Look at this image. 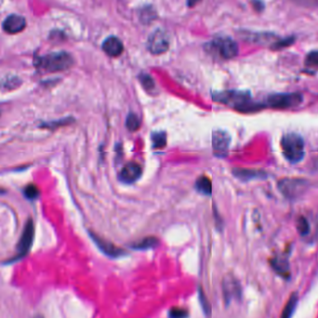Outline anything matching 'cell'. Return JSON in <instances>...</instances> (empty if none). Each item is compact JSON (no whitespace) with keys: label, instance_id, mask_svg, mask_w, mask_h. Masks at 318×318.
<instances>
[{"label":"cell","instance_id":"1","mask_svg":"<svg viewBox=\"0 0 318 318\" xmlns=\"http://www.w3.org/2000/svg\"><path fill=\"white\" fill-rule=\"evenodd\" d=\"M36 66L46 72L55 73L71 68L74 64V58L66 51H58L37 56L35 59Z\"/></svg>","mask_w":318,"mask_h":318},{"label":"cell","instance_id":"2","mask_svg":"<svg viewBox=\"0 0 318 318\" xmlns=\"http://www.w3.org/2000/svg\"><path fill=\"white\" fill-rule=\"evenodd\" d=\"M281 148L285 158L292 164L299 163L304 156V141L297 133H286L281 139Z\"/></svg>","mask_w":318,"mask_h":318},{"label":"cell","instance_id":"3","mask_svg":"<svg viewBox=\"0 0 318 318\" xmlns=\"http://www.w3.org/2000/svg\"><path fill=\"white\" fill-rule=\"evenodd\" d=\"M207 50L213 54H217L220 58L224 60L233 59L238 54V46L230 37H218L207 43Z\"/></svg>","mask_w":318,"mask_h":318},{"label":"cell","instance_id":"4","mask_svg":"<svg viewBox=\"0 0 318 318\" xmlns=\"http://www.w3.org/2000/svg\"><path fill=\"white\" fill-rule=\"evenodd\" d=\"M303 101V97L301 93H276L267 98V105L279 110L290 109L300 105Z\"/></svg>","mask_w":318,"mask_h":318},{"label":"cell","instance_id":"5","mask_svg":"<svg viewBox=\"0 0 318 318\" xmlns=\"http://www.w3.org/2000/svg\"><path fill=\"white\" fill-rule=\"evenodd\" d=\"M213 100L227 105H232L237 110L239 107L251 101V95L249 91L243 90H226L213 93Z\"/></svg>","mask_w":318,"mask_h":318},{"label":"cell","instance_id":"6","mask_svg":"<svg viewBox=\"0 0 318 318\" xmlns=\"http://www.w3.org/2000/svg\"><path fill=\"white\" fill-rule=\"evenodd\" d=\"M308 181L303 179L285 178L278 181V189L287 199H296L307 190Z\"/></svg>","mask_w":318,"mask_h":318},{"label":"cell","instance_id":"7","mask_svg":"<svg viewBox=\"0 0 318 318\" xmlns=\"http://www.w3.org/2000/svg\"><path fill=\"white\" fill-rule=\"evenodd\" d=\"M170 47V40L167 33L163 30H156L149 37L147 48L154 55L165 53Z\"/></svg>","mask_w":318,"mask_h":318},{"label":"cell","instance_id":"8","mask_svg":"<svg viewBox=\"0 0 318 318\" xmlns=\"http://www.w3.org/2000/svg\"><path fill=\"white\" fill-rule=\"evenodd\" d=\"M34 237H35V224L32 220L29 219L22 230L21 238L17 247L19 259L24 257L29 252L34 242Z\"/></svg>","mask_w":318,"mask_h":318},{"label":"cell","instance_id":"9","mask_svg":"<svg viewBox=\"0 0 318 318\" xmlns=\"http://www.w3.org/2000/svg\"><path fill=\"white\" fill-rule=\"evenodd\" d=\"M230 143H231V138L226 131L218 129L213 132L212 147H213L214 153L217 156L223 157L227 154Z\"/></svg>","mask_w":318,"mask_h":318},{"label":"cell","instance_id":"10","mask_svg":"<svg viewBox=\"0 0 318 318\" xmlns=\"http://www.w3.org/2000/svg\"><path fill=\"white\" fill-rule=\"evenodd\" d=\"M90 237L93 240L98 249L101 250L103 254L111 258H119L126 255V251L122 249L118 248L116 245L113 244L110 241H107L105 239L101 238V236L97 235L94 233H90Z\"/></svg>","mask_w":318,"mask_h":318},{"label":"cell","instance_id":"11","mask_svg":"<svg viewBox=\"0 0 318 318\" xmlns=\"http://www.w3.org/2000/svg\"><path fill=\"white\" fill-rule=\"evenodd\" d=\"M26 27V21L24 17L18 15V14H11L6 18L3 23L2 28L4 32L10 35H16L18 33H21Z\"/></svg>","mask_w":318,"mask_h":318},{"label":"cell","instance_id":"12","mask_svg":"<svg viewBox=\"0 0 318 318\" xmlns=\"http://www.w3.org/2000/svg\"><path fill=\"white\" fill-rule=\"evenodd\" d=\"M143 174V170L140 165L135 162H129L124 166L122 170L120 171L119 178L123 182L132 183L134 181L139 180Z\"/></svg>","mask_w":318,"mask_h":318},{"label":"cell","instance_id":"13","mask_svg":"<svg viewBox=\"0 0 318 318\" xmlns=\"http://www.w3.org/2000/svg\"><path fill=\"white\" fill-rule=\"evenodd\" d=\"M102 49L110 57H118L119 55L122 54L124 47L119 38L110 37L102 43Z\"/></svg>","mask_w":318,"mask_h":318},{"label":"cell","instance_id":"14","mask_svg":"<svg viewBox=\"0 0 318 318\" xmlns=\"http://www.w3.org/2000/svg\"><path fill=\"white\" fill-rule=\"evenodd\" d=\"M233 174L241 180H259V179L260 180L267 177V173L262 170L240 169V168L234 169L233 170Z\"/></svg>","mask_w":318,"mask_h":318},{"label":"cell","instance_id":"15","mask_svg":"<svg viewBox=\"0 0 318 318\" xmlns=\"http://www.w3.org/2000/svg\"><path fill=\"white\" fill-rule=\"evenodd\" d=\"M240 286L238 282L234 278H225L223 282V292L224 296L227 301H230L233 298L240 297Z\"/></svg>","mask_w":318,"mask_h":318},{"label":"cell","instance_id":"16","mask_svg":"<svg viewBox=\"0 0 318 318\" xmlns=\"http://www.w3.org/2000/svg\"><path fill=\"white\" fill-rule=\"evenodd\" d=\"M271 266L277 275L283 277H288L290 275L288 261L283 257H275L270 260Z\"/></svg>","mask_w":318,"mask_h":318},{"label":"cell","instance_id":"17","mask_svg":"<svg viewBox=\"0 0 318 318\" xmlns=\"http://www.w3.org/2000/svg\"><path fill=\"white\" fill-rule=\"evenodd\" d=\"M243 38L249 42L258 43V44H263V43L270 42L275 37L271 34L266 33H250L244 32Z\"/></svg>","mask_w":318,"mask_h":318},{"label":"cell","instance_id":"18","mask_svg":"<svg viewBox=\"0 0 318 318\" xmlns=\"http://www.w3.org/2000/svg\"><path fill=\"white\" fill-rule=\"evenodd\" d=\"M196 188L197 191L202 195L210 196L212 193V184L210 180L207 176H201L198 178L196 182Z\"/></svg>","mask_w":318,"mask_h":318},{"label":"cell","instance_id":"19","mask_svg":"<svg viewBox=\"0 0 318 318\" xmlns=\"http://www.w3.org/2000/svg\"><path fill=\"white\" fill-rule=\"evenodd\" d=\"M297 302L298 294L295 292L290 295V297L286 302V306L284 307L280 318H292L293 313H294V311H295V308L297 306Z\"/></svg>","mask_w":318,"mask_h":318},{"label":"cell","instance_id":"20","mask_svg":"<svg viewBox=\"0 0 318 318\" xmlns=\"http://www.w3.org/2000/svg\"><path fill=\"white\" fill-rule=\"evenodd\" d=\"M158 245V239L154 236H149L146 238H143L135 244L131 245L132 249L138 250H145V249H154Z\"/></svg>","mask_w":318,"mask_h":318},{"label":"cell","instance_id":"21","mask_svg":"<svg viewBox=\"0 0 318 318\" xmlns=\"http://www.w3.org/2000/svg\"><path fill=\"white\" fill-rule=\"evenodd\" d=\"M21 81L17 76H8L1 81L0 87L3 90H15L21 85Z\"/></svg>","mask_w":318,"mask_h":318},{"label":"cell","instance_id":"22","mask_svg":"<svg viewBox=\"0 0 318 318\" xmlns=\"http://www.w3.org/2000/svg\"><path fill=\"white\" fill-rule=\"evenodd\" d=\"M126 127L129 131H136L141 127V121L135 114H129L126 119Z\"/></svg>","mask_w":318,"mask_h":318},{"label":"cell","instance_id":"23","mask_svg":"<svg viewBox=\"0 0 318 318\" xmlns=\"http://www.w3.org/2000/svg\"><path fill=\"white\" fill-rule=\"evenodd\" d=\"M152 141H153V146L154 148H163L166 146L167 143V138L165 132H154L152 134Z\"/></svg>","mask_w":318,"mask_h":318},{"label":"cell","instance_id":"24","mask_svg":"<svg viewBox=\"0 0 318 318\" xmlns=\"http://www.w3.org/2000/svg\"><path fill=\"white\" fill-rule=\"evenodd\" d=\"M198 297H199V302L201 304L202 309L204 311V313H206L207 315L210 314V311H211V308H210V304L209 302L207 300V296L205 294V292H203L201 287H199L198 289Z\"/></svg>","mask_w":318,"mask_h":318},{"label":"cell","instance_id":"25","mask_svg":"<svg viewBox=\"0 0 318 318\" xmlns=\"http://www.w3.org/2000/svg\"><path fill=\"white\" fill-rule=\"evenodd\" d=\"M39 189L36 184L34 183H30L24 188L23 190V194L24 196H26L28 199H37V197L39 196Z\"/></svg>","mask_w":318,"mask_h":318},{"label":"cell","instance_id":"26","mask_svg":"<svg viewBox=\"0 0 318 318\" xmlns=\"http://www.w3.org/2000/svg\"><path fill=\"white\" fill-rule=\"evenodd\" d=\"M297 230L301 235H307L310 232V224L306 218L300 217L297 220Z\"/></svg>","mask_w":318,"mask_h":318},{"label":"cell","instance_id":"27","mask_svg":"<svg viewBox=\"0 0 318 318\" xmlns=\"http://www.w3.org/2000/svg\"><path fill=\"white\" fill-rule=\"evenodd\" d=\"M305 65L309 68H318V50H313L308 54Z\"/></svg>","mask_w":318,"mask_h":318},{"label":"cell","instance_id":"28","mask_svg":"<svg viewBox=\"0 0 318 318\" xmlns=\"http://www.w3.org/2000/svg\"><path fill=\"white\" fill-rule=\"evenodd\" d=\"M139 77H140V81H141L142 85L143 86V88H144L145 90H154V81L149 74H142Z\"/></svg>","mask_w":318,"mask_h":318},{"label":"cell","instance_id":"29","mask_svg":"<svg viewBox=\"0 0 318 318\" xmlns=\"http://www.w3.org/2000/svg\"><path fill=\"white\" fill-rule=\"evenodd\" d=\"M155 17H156V14L153 10V8H143V11L141 12V20L145 23L154 20Z\"/></svg>","mask_w":318,"mask_h":318},{"label":"cell","instance_id":"30","mask_svg":"<svg viewBox=\"0 0 318 318\" xmlns=\"http://www.w3.org/2000/svg\"><path fill=\"white\" fill-rule=\"evenodd\" d=\"M188 315H189L188 312L182 308H173L169 313L170 318H187Z\"/></svg>","mask_w":318,"mask_h":318},{"label":"cell","instance_id":"31","mask_svg":"<svg viewBox=\"0 0 318 318\" xmlns=\"http://www.w3.org/2000/svg\"><path fill=\"white\" fill-rule=\"evenodd\" d=\"M293 42H294V38L289 37V38H286V39H283V40H280V41L274 43L272 48H275V49H280V48H285V47L292 45Z\"/></svg>","mask_w":318,"mask_h":318},{"label":"cell","instance_id":"32","mask_svg":"<svg viewBox=\"0 0 318 318\" xmlns=\"http://www.w3.org/2000/svg\"><path fill=\"white\" fill-rule=\"evenodd\" d=\"M297 5L304 8H318V0H293Z\"/></svg>","mask_w":318,"mask_h":318},{"label":"cell","instance_id":"33","mask_svg":"<svg viewBox=\"0 0 318 318\" xmlns=\"http://www.w3.org/2000/svg\"><path fill=\"white\" fill-rule=\"evenodd\" d=\"M252 5L254 7V9H256L258 11H262V10H263V7H264L263 3H262L261 1H260V0H253V1H252Z\"/></svg>","mask_w":318,"mask_h":318},{"label":"cell","instance_id":"34","mask_svg":"<svg viewBox=\"0 0 318 318\" xmlns=\"http://www.w3.org/2000/svg\"><path fill=\"white\" fill-rule=\"evenodd\" d=\"M200 1L201 0H187V6L192 8V7L196 6V4H198Z\"/></svg>","mask_w":318,"mask_h":318},{"label":"cell","instance_id":"35","mask_svg":"<svg viewBox=\"0 0 318 318\" xmlns=\"http://www.w3.org/2000/svg\"><path fill=\"white\" fill-rule=\"evenodd\" d=\"M5 193V190H3L2 188H0V194H4Z\"/></svg>","mask_w":318,"mask_h":318},{"label":"cell","instance_id":"36","mask_svg":"<svg viewBox=\"0 0 318 318\" xmlns=\"http://www.w3.org/2000/svg\"><path fill=\"white\" fill-rule=\"evenodd\" d=\"M34 318H43V316H41V315H37V316H35Z\"/></svg>","mask_w":318,"mask_h":318},{"label":"cell","instance_id":"37","mask_svg":"<svg viewBox=\"0 0 318 318\" xmlns=\"http://www.w3.org/2000/svg\"><path fill=\"white\" fill-rule=\"evenodd\" d=\"M317 233H318V231H317Z\"/></svg>","mask_w":318,"mask_h":318}]
</instances>
